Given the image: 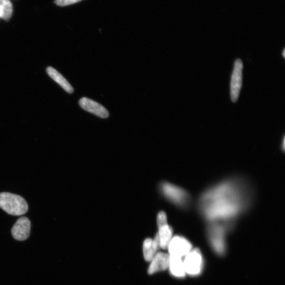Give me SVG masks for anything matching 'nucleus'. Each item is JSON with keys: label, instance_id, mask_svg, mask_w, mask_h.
I'll return each instance as SVG.
<instances>
[{"label": "nucleus", "instance_id": "nucleus-1", "mask_svg": "<svg viewBox=\"0 0 285 285\" xmlns=\"http://www.w3.org/2000/svg\"><path fill=\"white\" fill-rule=\"evenodd\" d=\"M254 200L250 184L242 177L226 179L201 194L197 208L207 222L222 223L230 229L238 218L249 209Z\"/></svg>", "mask_w": 285, "mask_h": 285}, {"label": "nucleus", "instance_id": "nucleus-2", "mask_svg": "<svg viewBox=\"0 0 285 285\" xmlns=\"http://www.w3.org/2000/svg\"><path fill=\"white\" fill-rule=\"evenodd\" d=\"M230 229L226 225L217 222H208L207 235L212 247L218 254L222 255L226 248V234Z\"/></svg>", "mask_w": 285, "mask_h": 285}, {"label": "nucleus", "instance_id": "nucleus-3", "mask_svg": "<svg viewBox=\"0 0 285 285\" xmlns=\"http://www.w3.org/2000/svg\"><path fill=\"white\" fill-rule=\"evenodd\" d=\"M0 208L13 216H21L28 211V203L22 197L8 192L0 194Z\"/></svg>", "mask_w": 285, "mask_h": 285}, {"label": "nucleus", "instance_id": "nucleus-4", "mask_svg": "<svg viewBox=\"0 0 285 285\" xmlns=\"http://www.w3.org/2000/svg\"><path fill=\"white\" fill-rule=\"evenodd\" d=\"M163 195L178 207L187 209L191 203V197L188 192L176 185L164 182L161 185Z\"/></svg>", "mask_w": 285, "mask_h": 285}, {"label": "nucleus", "instance_id": "nucleus-5", "mask_svg": "<svg viewBox=\"0 0 285 285\" xmlns=\"http://www.w3.org/2000/svg\"><path fill=\"white\" fill-rule=\"evenodd\" d=\"M183 263L186 274L192 277L200 275L204 267V260L201 251L197 248L192 249L184 258Z\"/></svg>", "mask_w": 285, "mask_h": 285}, {"label": "nucleus", "instance_id": "nucleus-6", "mask_svg": "<svg viewBox=\"0 0 285 285\" xmlns=\"http://www.w3.org/2000/svg\"><path fill=\"white\" fill-rule=\"evenodd\" d=\"M192 249V244L186 238L176 236L172 238L167 249L170 256L183 259Z\"/></svg>", "mask_w": 285, "mask_h": 285}, {"label": "nucleus", "instance_id": "nucleus-7", "mask_svg": "<svg viewBox=\"0 0 285 285\" xmlns=\"http://www.w3.org/2000/svg\"><path fill=\"white\" fill-rule=\"evenodd\" d=\"M243 65L240 59L235 62L234 68L232 74L230 85V95L232 102L236 103L240 96L242 84V70Z\"/></svg>", "mask_w": 285, "mask_h": 285}, {"label": "nucleus", "instance_id": "nucleus-8", "mask_svg": "<svg viewBox=\"0 0 285 285\" xmlns=\"http://www.w3.org/2000/svg\"><path fill=\"white\" fill-rule=\"evenodd\" d=\"M31 222L26 217L19 218L14 226L11 233L13 238L19 241H23L29 238L30 234Z\"/></svg>", "mask_w": 285, "mask_h": 285}, {"label": "nucleus", "instance_id": "nucleus-9", "mask_svg": "<svg viewBox=\"0 0 285 285\" xmlns=\"http://www.w3.org/2000/svg\"><path fill=\"white\" fill-rule=\"evenodd\" d=\"M79 104L82 109L99 117L107 118L110 116L109 111L103 106L88 98H82Z\"/></svg>", "mask_w": 285, "mask_h": 285}, {"label": "nucleus", "instance_id": "nucleus-10", "mask_svg": "<svg viewBox=\"0 0 285 285\" xmlns=\"http://www.w3.org/2000/svg\"><path fill=\"white\" fill-rule=\"evenodd\" d=\"M169 261L170 256L169 254L162 253V252H158L150 262L151 264L148 269V273L150 275H152L168 269Z\"/></svg>", "mask_w": 285, "mask_h": 285}, {"label": "nucleus", "instance_id": "nucleus-11", "mask_svg": "<svg viewBox=\"0 0 285 285\" xmlns=\"http://www.w3.org/2000/svg\"><path fill=\"white\" fill-rule=\"evenodd\" d=\"M160 248L158 237L156 235L154 240L148 238L143 242V251L144 259L146 261L150 262L158 253Z\"/></svg>", "mask_w": 285, "mask_h": 285}, {"label": "nucleus", "instance_id": "nucleus-12", "mask_svg": "<svg viewBox=\"0 0 285 285\" xmlns=\"http://www.w3.org/2000/svg\"><path fill=\"white\" fill-rule=\"evenodd\" d=\"M168 268L172 276L176 278H184L186 276L183 259L181 258L170 256Z\"/></svg>", "mask_w": 285, "mask_h": 285}, {"label": "nucleus", "instance_id": "nucleus-13", "mask_svg": "<svg viewBox=\"0 0 285 285\" xmlns=\"http://www.w3.org/2000/svg\"><path fill=\"white\" fill-rule=\"evenodd\" d=\"M158 233L157 234L160 248L167 249L169 244L173 237V230L168 224L158 227Z\"/></svg>", "mask_w": 285, "mask_h": 285}, {"label": "nucleus", "instance_id": "nucleus-14", "mask_svg": "<svg viewBox=\"0 0 285 285\" xmlns=\"http://www.w3.org/2000/svg\"><path fill=\"white\" fill-rule=\"evenodd\" d=\"M47 72L48 75L57 83L61 87L69 94L74 92V89L72 88L71 85L66 80L63 76L54 68L49 67L47 69Z\"/></svg>", "mask_w": 285, "mask_h": 285}, {"label": "nucleus", "instance_id": "nucleus-15", "mask_svg": "<svg viewBox=\"0 0 285 285\" xmlns=\"http://www.w3.org/2000/svg\"><path fill=\"white\" fill-rule=\"evenodd\" d=\"M0 9L2 12L1 18L5 21H9L13 13V5L10 0H0Z\"/></svg>", "mask_w": 285, "mask_h": 285}, {"label": "nucleus", "instance_id": "nucleus-16", "mask_svg": "<svg viewBox=\"0 0 285 285\" xmlns=\"http://www.w3.org/2000/svg\"><path fill=\"white\" fill-rule=\"evenodd\" d=\"M157 223L158 227L163 226L164 224H168L167 216L164 212L161 211L158 214Z\"/></svg>", "mask_w": 285, "mask_h": 285}, {"label": "nucleus", "instance_id": "nucleus-17", "mask_svg": "<svg viewBox=\"0 0 285 285\" xmlns=\"http://www.w3.org/2000/svg\"><path fill=\"white\" fill-rule=\"evenodd\" d=\"M82 0H55V3L60 6H65L80 2Z\"/></svg>", "mask_w": 285, "mask_h": 285}, {"label": "nucleus", "instance_id": "nucleus-18", "mask_svg": "<svg viewBox=\"0 0 285 285\" xmlns=\"http://www.w3.org/2000/svg\"><path fill=\"white\" fill-rule=\"evenodd\" d=\"M285 137H284L283 138V145H282V148H283V150L284 151L285 150Z\"/></svg>", "mask_w": 285, "mask_h": 285}, {"label": "nucleus", "instance_id": "nucleus-19", "mask_svg": "<svg viewBox=\"0 0 285 285\" xmlns=\"http://www.w3.org/2000/svg\"><path fill=\"white\" fill-rule=\"evenodd\" d=\"M285 49H284L283 50V55L284 58H285Z\"/></svg>", "mask_w": 285, "mask_h": 285}, {"label": "nucleus", "instance_id": "nucleus-20", "mask_svg": "<svg viewBox=\"0 0 285 285\" xmlns=\"http://www.w3.org/2000/svg\"><path fill=\"white\" fill-rule=\"evenodd\" d=\"M1 17H2V12H1V9H0V18H1Z\"/></svg>", "mask_w": 285, "mask_h": 285}]
</instances>
